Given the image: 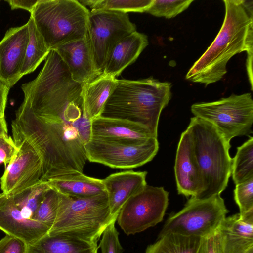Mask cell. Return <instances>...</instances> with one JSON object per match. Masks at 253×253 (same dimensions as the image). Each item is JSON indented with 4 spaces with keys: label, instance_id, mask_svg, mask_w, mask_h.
<instances>
[{
    "label": "cell",
    "instance_id": "1",
    "mask_svg": "<svg viewBox=\"0 0 253 253\" xmlns=\"http://www.w3.org/2000/svg\"><path fill=\"white\" fill-rule=\"evenodd\" d=\"M225 16L216 38L193 64L186 79L205 86L220 80L227 73V64L235 55L253 52V2L224 0Z\"/></svg>",
    "mask_w": 253,
    "mask_h": 253
},
{
    "label": "cell",
    "instance_id": "2",
    "mask_svg": "<svg viewBox=\"0 0 253 253\" xmlns=\"http://www.w3.org/2000/svg\"><path fill=\"white\" fill-rule=\"evenodd\" d=\"M172 85L152 77L118 80L99 116L129 121L146 127L158 137L161 113L170 101Z\"/></svg>",
    "mask_w": 253,
    "mask_h": 253
},
{
    "label": "cell",
    "instance_id": "3",
    "mask_svg": "<svg viewBox=\"0 0 253 253\" xmlns=\"http://www.w3.org/2000/svg\"><path fill=\"white\" fill-rule=\"evenodd\" d=\"M187 129L202 184L200 193L193 198L204 199L220 195L231 175L230 141L211 123L197 117L191 118Z\"/></svg>",
    "mask_w": 253,
    "mask_h": 253
},
{
    "label": "cell",
    "instance_id": "4",
    "mask_svg": "<svg viewBox=\"0 0 253 253\" xmlns=\"http://www.w3.org/2000/svg\"><path fill=\"white\" fill-rule=\"evenodd\" d=\"M58 195L57 215L49 234L97 243L106 227L117 219L111 214L106 193L87 198Z\"/></svg>",
    "mask_w": 253,
    "mask_h": 253
},
{
    "label": "cell",
    "instance_id": "5",
    "mask_svg": "<svg viewBox=\"0 0 253 253\" xmlns=\"http://www.w3.org/2000/svg\"><path fill=\"white\" fill-rule=\"evenodd\" d=\"M89 12L76 0H38L30 16L51 50L85 38Z\"/></svg>",
    "mask_w": 253,
    "mask_h": 253
},
{
    "label": "cell",
    "instance_id": "6",
    "mask_svg": "<svg viewBox=\"0 0 253 253\" xmlns=\"http://www.w3.org/2000/svg\"><path fill=\"white\" fill-rule=\"evenodd\" d=\"M228 212L220 195L190 197L180 211L169 216L158 238L168 233L206 237L218 230Z\"/></svg>",
    "mask_w": 253,
    "mask_h": 253
},
{
    "label": "cell",
    "instance_id": "7",
    "mask_svg": "<svg viewBox=\"0 0 253 253\" xmlns=\"http://www.w3.org/2000/svg\"><path fill=\"white\" fill-rule=\"evenodd\" d=\"M191 111L195 117L212 125L229 141L252 132L253 100L250 93L232 94L215 101L195 103Z\"/></svg>",
    "mask_w": 253,
    "mask_h": 253
},
{
    "label": "cell",
    "instance_id": "8",
    "mask_svg": "<svg viewBox=\"0 0 253 253\" xmlns=\"http://www.w3.org/2000/svg\"><path fill=\"white\" fill-rule=\"evenodd\" d=\"M169 193L162 187L146 185L129 197L116 219L127 235L135 234L161 222L169 203Z\"/></svg>",
    "mask_w": 253,
    "mask_h": 253
},
{
    "label": "cell",
    "instance_id": "9",
    "mask_svg": "<svg viewBox=\"0 0 253 253\" xmlns=\"http://www.w3.org/2000/svg\"><path fill=\"white\" fill-rule=\"evenodd\" d=\"M127 13L92 9L88 21L87 35L97 70L102 73L109 53L122 39L136 31Z\"/></svg>",
    "mask_w": 253,
    "mask_h": 253
},
{
    "label": "cell",
    "instance_id": "10",
    "mask_svg": "<svg viewBox=\"0 0 253 253\" xmlns=\"http://www.w3.org/2000/svg\"><path fill=\"white\" fill-rule=\"evenodd\" d=\"M87 160L114 169H129L151 161L159 150L158 139L151 137L139 145H129L93 138L84 145Z\"/></svg>",
    "mask_w": 253,
    "mask_h": 253
},
{
    "label": "cell",
    "instance_id": "11",
    "mask_svg": "<svg viewBox=\"0 0 253 253\" xmlns=\"http://www.w3.org/2000/svg\"><path fill=\"white\" fill-rule=\"evenodd\" d=\"M14 143L18 151L0 178L2 193L8 196L34 186L41 181L42 176V162L34 148L25 140Z\"/></svg>",
    "mask_w": 253,
    "mask_h": 253
},
{
    "label": "cell",
    "instance_id": "12",
    "mask_svg": "<svg viewBox=\"0 0 253 253\" xmlns=\"http://www.w3.org/2000/svg\"><path fill=\"white\" fill-rule=\"evenodd\" d=\"M29 38L26 23L9 28L0 41V81L10 88L22 77L21 71Z\"/></svg>",
    "mask_w": 253,
    "mask_h": 253
},
{
    "label": "cell",
    "instance_id": "13",
    "mask_svg": "<svg viewBox=\"0 0 253 253\" xmlns=\"http://www.w3.org/2000/svg\"><path fill=\"white\" fill-rule=\"evenodd\" d=\"M0 230L29 245L48 233L50 228L36 220L24 217L13 196L3 194L0 201Z\"/></svg>",
    "mask_w": 253,
    "mask_h": 253
},
{
    "label": "cell",
    "instance_id": "14",
    "mask_svg": "<svg viewBox=\"0 0 253 253\" xmlns=\"http://www.w3.org/2000/svg\"><path fill=\"white\" fill-rule=\"evenodd\" d=\"M66 64L74 81L88 83L102 73L97 69L88 35L84 38L60 45L54 49Z\"/></svg>",
    "mask_w": 253,
    "mask_h": 253
},
{
    "label": "cell",
    "instance_id": "15",
    "mask_svg": "<svg viewBox=\"0 0 253 253\" xmlns=\"http://www.w3.org/2000/svg\"><path fill=\"white\" fill-rule=\"evenodd\" d=\"M151 137H154L146 127L129 121L100 116L91 121V138L139 145Z\"/></svg>",
    "mask_w": 253,
    "mask_h": 253
},
{
    "label": "cell",
    "instance_id": "16",
    "mask_svg": "<svg viewBox=\"0 0 253 253\" xmlns=\"http://www.w3.org/2000/svg\"><path fill=\"white\" fill-rule=\"evenodd\" d=\"M174 172L179 194L196 197L200 193L202 187L200 174L187 129L181 134L178 144Z\"/></svg>",
    "mask_w": 253,
    "mask_h": 253
},
{
    "label": "cell",
    "instance_id": "17",
    "mask_svg": "<svg viewBox=\"0 0 253 253\" xmlns=\"http://www.w3.org/2000/svg\"><path fill=\"white\" fill-rule=\"evenodd\" d=\"M146 171H124L102 179L106 192L111 215L117 217L125 203L146 185Z\"/></svg>",
    "mask_w": 253,
    "mask_h": 253
},
{
    "label": "cell",
    "instance_id": "18",
    "mask_svg": "<svg viewBox=\"0 0 253 253\" xmlns=\"http://www.w3.org/2000/svg\"><path fill=\"white\" fill-rule=\"evenodd\" d=\"M218 230L223 253H245L253 247V211L226 217Z\"/></svg>",
    "mask_w": 253,
    "mask_h": 253
},
{
    "label": "cell",
    "instance_id": "19",
    "mask_svg": "<svg viewBox=\"0 0 253 253\" xmlns=\"http://www.w3.org/2000/svg\"><path fill=\"white\" fill-rule=\"evenodd\" d=\"M146 35L136 31L122 39L113 47L105 61L102 73L115 78L134 63L148 45Z\"/></svg>",
    "mask_w": 253,
    "mask_h": 253
},
{
    "label": "cell",
    "instance_id": "20",
    "mask_svg": "<svg viewBox=\"0 0 253 253\" xmlns=\"http://www.w3.org/2000/svg\"><path fill=\"white\" fill-rule=\"evenodd\" d=\"M97 243L48 233L28 245L27 253H98Z\"/></svg>",
    "mask_w": 253,
    "mask_h": 253
},
{
    "label": "cell",
    "instance_id": "21",
    "mask_svg": "<svg viewBox=\"0 0 253 253\" xmlns=\"http://www.w3.org/2000/svg\"><path fill=\"white\" fill-rule=\"evenodd\" d=\"M58 193L76 198H87L106 193L102 179L83 173L68 174L47 181Z\"/></svg>",
    "mask_w": 253,
    "mask_h": 253
},
{
    "label": "cell",
    "instance_id": "22",
    "mask_svg": "<svg viewBox=\"0 0 253 253\" xmlns=\"http://www.w3.org/2000/svg\"><path fill=\"white\" fill-rule=\"evenodd\" d=\"M116 78L102 73L93 80L84 84L83 99L88 118L99 117L117 83Z\"/></svg>",
    "mask_w": 253,
    "mask_h": 253
},
{
    "label": "cell",
    "instance_id": "23",
    "mask_svg": "<svg viewBox=\"0 0 253 253\" xmlns=\"http://www.w3.org/2000/svg\"><path fill=\"white\" fill-rule=\"evenodd\" d=\"M203 238L168 233L148 245L144 253H203Z\"/></svg>",
    "mask_w": 253,
    "mask_h": 253
},
{
    "label": "cell",
    "instance_id": "24",
    "mask_svg": "<svg viewBox=\"0 0 253 253\" xmlns=\"http://www.w3.org/2000/svg\"><path fill=\"white\" fill-rule=\"evenodd\" d=\"M27 23L29 38L21 71L22 77L34 72L42 62L45 59L50 51L37 30L31 16Z\"/></svg>",
    "mask_w": 253,
    "mask_h": 253
},
{
    "label": "cell",
    "instance_id": "25",
    "mask_svg": "<svg viewBox=\"0 0 253 253\" xmlns=\"http://www.w3.org/2000/svg\"><path fill=\"white\" fill-rule=\"evenodd\" d=\"M231 175L235 185L253 178V138L237 148L232 160Z\"/></svg>",
    "mask_w": 253,
    "mask_h": 253
},
{
    "label": "cell",
    "instance_id": "26",
    "mask_svg": "<svg viewBox=\"0 0 253 253\" xmlns=\"http://www.w3.org/2000/svg\"><path fill=\"white\" fill-rule=\"evenodd\" d=\"M50 188L47 181H41L34 186L13 196L15 203L24 217L33 220L45 193Z\"/></svg>",
    "mask_w": 253,
    "mask_h": 253
},
{
    "label": "cell",
    "instance_id": "27",
    "mask_svg": "<svg viewBox=\"0 0 253 253\" xmlns=\"http://www.w3.org/2000/svg\"><path fill=\"white\" fill-rule=\"evenodd\" d=\"M153 0H78L84 6L91 9L105 10L127 12H146Z\"/></svg>",
    "mask_w": 253,
    "mask_h": 253
},
{
    "label": "cell",
    "instance_id": "28",
    "mask_svg": "<svg viewBox=\"0 0 253 253\" xmlns=\"http://www.w3.org/2000/svg\"><path fill=\"white\" fill-rule=\"evenodd\" d=\"M58 205V193L51 187L45 193L33 220L44 224L50 229L56 217Z\"/></svg>",
    "mask_w": 253,
    "mask_h": 253
},
{
    "label": "cell",
    "instance_id": "29",
    "mask_svg": "<svg viewBox=\"0 0 253 253\" xmlns=\"http://www.w3.org/2000/svg\"><path fill=\"white\" fill-rule=\"evenodd\" d=\"M193 0H153L146 12L154 16L173 18L186 10Z\"/></svg>",
    "mask_w": 253,
    "mask_h": 253
},
{
    "label": "cell",
    "instance_id": "30",
    "mask_svg": "<svg viewBox=\"0 0 253 253\" xmlns=\"http://www.w3.org/2000/svg\"><path fill=\"white\" fill-rule=\"evenodd\" d=\"M234 199L241 216L253 211V178L236 185Z\"/></svg>",
    "mask_w": 253,
    "mask_h": 253
},
{
    "label": "cell",
    "instance_id": "31",
    "mask_svg": "<svg viewBox=\"0 0 253 253\" xmlns=\"http://www.w3.org/2000/svg\"><path fill=\"white\" fill-rule=\"evenodd\" d=\"M116 220L112 221L105 228L102 234V238L98 247L101 253H123L124 249L119 239V232L115 224Z\"/></svg>",
    "mask_w": 253,
    "mask_h": 253
},
{
    "label": "cell",
    "instance_id": "32",
    "mask_svg": "<svg viewBox=\"0 0 253 253\" xmlns=\"http://www.w3.org/2000/svg\"><path fill=\"white\" fill-rule=\"evenodd\" d=\"M18 149L13 139L7 134L0 136V164H4L6 168L12 161Z\"/></svg>",
    "mask_w": 253,
    "mask_h": 253
},
{
    "label": "cell",
    "instance_id": "33",
    "mask_svg": "<svg viewBox=\"0 0 253 253\" xmlns=\"http://www.w3.org/2000/svg\"><path fill=\"white\" fill-rule=\"evenodd\" d=\"M27 247L24 241L7 235L0 240V253H27Z\"/></svg>",
    "mask_w": 253,
    "mask_h": 253
},
{
    "label": "cell",
    "instance_id": "34",
    "mask_svg": "<svg viewBox=\"0 0 253 253\" xmlns=\"http://www.w3.org/2000/svg\"><path fill=\"white\" fill-rule=\"evenodd\" d=\"M203 253H223L218 230L203 238Z\"/></svg>",
    "mask_w": 253,
    "mask_h": 253
},
{
    "label": "cell",
    "instance_id": "35",
    "mask_svg": "<svg viewBox=\"0 0 253 253\" xmlns=\"http://www.w3.org/2000/svg\"><path fill=\"white\" fill-rule=\"evenodd\" d=\"M38 0H6L12 10L22 9L28 11L30 13Z\"/></svg>",
    "mask_w": 253,
    "mask_h": 253
},
{
    "label": "cell",
    "instance_id": "36",
    "mask_svg": "<svg viewBox=\"0 0 253 253\" xmlns=\"http://www.w3.org/2000/svg\"><path fill=\"white\" fill-rule=\"evenodd\" d=\"M10 88L0 81V120L4 119L5 110Z\"/></svg>",
    "mask_w": 253,
    "mask_h": 253
},
{
    "label": "cell",
    "instance_id": "37",
    "mask_svg": "<svg viewBox=\"0 0 253 253\" xmlns=\"http://www.w3.org/2000/svg\"><path fill=\"white\" fill-rule=\"evenodd\" d=\"M7 127L5 119L0 120V136L7 134Z\"/></svg>",
    "mask_w": 253,
    "mask_h": 253
},
{
    "label": "cell",
    "instance_id": "38",
    "mask_svg": "<svg viewBox=\"0 0 253 253\" xmlns=\"http://www.w3.org/2000/svg\"><path fill=\"white\" fill-rule=\"evenodd\" d=\"M245 253H253V247L249 249Z\"/></svg>",
    "mask_w": 253,
    "mask_h": 253
},
{
    "label": "cell",
    "instance_id": "39",
    "mask_svg": "<svg viewBox=\"0 0 253 253\" xmlns=\"http://www.w3.org/2000/svg\"><path fill=\"white\" fill-rule=\"evenodd\" d=\"M3 195V193H0V199L1 198V197H2V196Z\"/></svg>",
    "mask_w": 253,
    "mask_h": 253
}]
</instances>
